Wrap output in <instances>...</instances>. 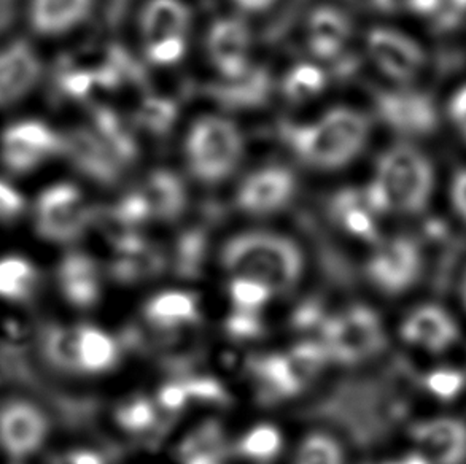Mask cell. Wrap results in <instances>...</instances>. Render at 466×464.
I'll use <instances>...</instances> for the list:
<instances>
[{"mask_svg": "<svg viewBox=\"0 0 466 464\" xmlns=\"http://www.w3.org/2000/svg\"><path fill=\"white\" fill-rule=\"evenodd\" d=\"M371 138L370 116L336 106L314 118L285 126L284 140L297 161L319 172L344 169L359 159Z\"/></svg>", "mask_w": 466, "mask_h": 464, "instance_id": "obj_1", "label": "cell"}, {"mask_svg": "<svg viewBox=\"0 0 466 464\" xmlns=\"http://www.w3.org/2000/svg\"><path fill=\"white\" fill-rule=\"evenodd\" d=\"M435 166L410 142L395 144L379 156L365 193L379 215L414 217L435 195Z\"/></svg>", "mask_w": 466, "mask_h": 464, "instance_id": "obj_2", "label": "cell"}, {"mask_svg": "<svg viewBox=\"0 0 466 464\" xmlns=\"http://www.w3.org/2000/svg\"><path fill=\"white\" fill-rule=\"evenodd\" d=\"M221 264L231 278L263 285L272 295L297 287L304 272V257L291 238L279 232L246 231L228 240Z\"/></svg>", "mask_w": 466, "mask_h": 464, "instance_id": "obj_3", "label": "cell"}, {"mask_svg": "<svg viewBox=\"0 0 466 464\" xmlns=\"http://www.w3.org/2000/svg\"><path fill=\"white\" fill-rule=\"evenodd\" d=\"M183 155L189 174L204 185H220L239 170L246 156L244 132L223 115H202L189 126Z\"/></svg>", "mask_w": 466, "mask_h": 464, "instance_id": "obj_4", "label": "cell"}, {"mask_svg": "<svg viewBox=\"0 0 466 464\" xmlns=\"http://www.w3.org/2000/svg\"><path fill=\"white\" fill-rule=\"evenodd\" d=\"M193 12L185 0H148L140 13L146 56L153 66L169 69L188 55Z\"/></svg>", "mask_w": 466, "mask_h": 464, "instance_id": "obj_5", "label": "cell"}, {"mask_svg": "<svg viewBox=\"0 0 466 464\" xmlns=\"http://www.w3.org/2000/svg\"><path fill=\"white\" fill-rule=\"evenodd\" d=\"M44 353L59 369L82 374L106 372L118 358L114 338L91 325L51 328L45 334Z\"/></svg>", "mask_w": 466, "mask_h": 464, "instance_id": "obj_6", "label": "cell"}, {"mask_svg": "<svg viewBox=\"0 0 466 464\" xmlns=\"http://www.w3.org/2000/svg\"><path fill=\"white\" fill-rule=\"evenodd\" d=\"M91 210L74 183L56 182L38 193L32 204V223L40 238L70 244L86 231Z\"/></svg>", "mask_w": 466, "mask_h": 464, "instance_id": "obj_7", "label": "cell"}, {"mask_svg": "<svg viewBox=\"0 0 466 464\" xmlns=\"http://www.w3.org/2000/svg\"><path fill=\"white\" fill-rule=\"evenodd\" d=\"M61 150L63 138L44 119H16L0 134V161L6 170L16 176L40 169Z\"/></svg>", "mask_w": 466, "mask_h": 464, "instance_id": "obj_8", "label": "cell"}, {"mask_svg": "<svg viewBox=\"0 0 466 464\" xmlns=\"http://www.w3.org/2000/svg\"><path fill=\"white\" fill-rule=\"evenodd\" d=\"M422 247L408 236H395L376 245L366 264L372 285L385 295L408 293L423 276Z\"/></svg>", "mask_w": 466, "mask_h": 464, "instance_id": "obj_9", "label": "cell"}, {"mask_svg": "<svg viewBox=\"0 0 466 464\" xmlns=\"http://www.w3.org/2000/svg\"><path fill=\"white\" fill-rule=\"evenodd\" d=\"M325 350L334 359L360 363L384 348V321L376 310L355 306L338 315L327 328Z\"/></svg>", "mask_w": 466, "mask_h": 464, "instance_id": "obj_10", "label": "cell"}, {"mask_svg": "<svg viewBox=\"0 0 466 464\" xmlns=\"http://www.w3.org/2000/svg\"><path fill=\"white\" fill-rule=\"evenodd\" d=\"M365 48L376 69L397 85H412L422 76L427 53L419 40L390 25L371 27Z\"/></svg>", "mask_w": 466, "mask_h": 464, "instance_id": "obj_11", "label": "cell"}, {"mask_svg": "<svg viewBox=\"0 0 466 464\" xmlns=\"http://www.w3.org/2000/svg\"><path fill=\"white\" fill-rule=\"evenodd\" d=\"M376 114L408 142L429 137L440 126V110L435 99L412 85H397L379 93Z\"/></svg>", "mask_w": 466, "mask_h": 464, "instance_id": "obj_12", "label": "cell"}, {"mask_svg": "<svg viewBox=\"0 0 466 464\" xmlns=\"http://www.w3.org/2000/svg\"><path fill=\"white\" fill-rule=\"evenodd\" d=\"M50 436V421L37 404L12 399L0 406V450L13 464L32 459Z\"/></svg>", "mask_w": 466, "mask_h": 464, "instance_id": "obj_13", "label": "cell"}, {"mask_svg": "<svg viewBox=\"0 0 466 464\" xmlns=\"http://www.w3.org/2000/svg\"><path fill=\"white\" fill-rule=\"evenodd\" d=\"M461 336V325L455 315L438 302L419 304L400 323V338L404 344L429 355L452 350Z\"/></svg>", "mask_w": 466, "mask_h": 464, "instance_id": "obj_14", "label": "cell"}, {"mask_svg": "<svg viewBox=\"0 0 466 464\" xmlns=\"http://www.w3.org/2000/svg\"><path fill=\"white\" fill-rule=\"evenodd\" d=\"M297 188V177L289 167L279 164L263 166L242 180L236 204L242 212L255 217L278 214L290 206Z\"/></svg>", "mask_w": 466, "mask_h": 464, "instance_id": "obj_15", "label": "cell"}, {"mask_svg": "<svg viewBox=\"0 0 466 464\" xmlns=\"http://www.w3.org/2000/svg\"><path fill=\"white\" fill-rule=\"evenodd\" d=\"M252 51V32L244 19H217L208 29V59L215 70L229 82L239 80L250 72Z\"/></svg>", "mask_w": 466, "mask_h": 464, "instance_id": "obj_16", "label": "cell"}, {"mask_svg": "<svg viewBox=\"0 0 466 464\" xmlns=\"http://www.w3.org/2000/svg\"><path fill=\"white\" fill-rule=\"evenodd\" d=\"M414 450L430 464L466 463V421L435 415L419 421L410 433Z\"/></svg>", "mask_w": 466, "mask_h": 464, "instance_id": "obj_17", "label": "cell"}, {"mask_svg": "<svg viewBox=\"0 0 466 464\" xmlns=\"http://www.w3.org/2000/svg\"><path fill=\"white\" fill-rule=\"evenodd\" d=\"M42 76L37 50L25 40H15L0 48V110L25 101Z\"/></svg>", "mask_w": 466, "mask_h": 464, "instance_id": "obj_18", "label": "cell"}, {"mask_svg": "<svg viewBox=\"0 0 466 464\" xmlns=\"http://www.w3.org/2000/svg\"><path fill=\"white\" fill-rule=\"evenodd\" d=\"M95 4L96 0H29L27 18L40 37H64L88 21Z\"/></svg>", "mask_w": 466, "mask_h": 464, "instance_id": "obj_19", "label": "cell"}, {"mask_svg": "<svg viewBox=\"0 0 466 464\" xmlns=\"http://www.w3.org/2000/svg\"><path fill=\"white\" fill-rule=\"evenodd\" d=\"M57 287L74 308H93L101 298V276L95 261L82 251H69L57 266Z\"/></svg>", "mask_w": 466, "mask_h": 464, "instance_id": "obj_20", "label": "cell"}, {"mask_svg": "<svg viewBox=\"0 0 466 464\" xmlns=\"http://www.w3.org/2000/svg\"><path fill=\"white\" fill-rule=\"evenodd\" d=\"M352 21L334 6H320L310 15L308 45L315 57L333 59L346 50L352 38Z\"/></svg>", "mask_w": 466, "mask_h": 464, "instance_id": "obj_21", "label": "cell"}, {"mask_svg": "<svg viewBox=\"0 0 466 464\" xmlns=\"http://www.w3.org/2000/svg\"><path fill=\"white\" fill-rule=\"evenodd\" d=\"M38 280L37 266L29 257L19 253L0 257V301H29L37 291Z\"/></svg>", "mask_w": 466, "mask_h": 464, "instance_id": "obj_22", "label": "cell"}, {"mask_svg": "<svg viewBox=\"0 0 466 464\" xmlns=\"http://www.w3.org/2000/svg\"><path fill=\"white\" fill-rule=\"evenodd\" d=\"M199 304L187 291H164L147 304V320L157 328H180L193 325L199 318Z\"/></svg>", "mask_w": 466, "mask_h": 464, "instance_id": "obj_23", "label": "cell"}, {"mask_svg": "<svg viewBox=\"0 0 466 464\" xmlns=\"http://www.w3.org/2000/svg\"><path fill=\"white\" fill-rule=\"evenodd\" d=\"M334 215L342 227L353 236L374 240L378 236L376 217L371 202L363 193H344L334 204Z\"/></svg>", "mask_w": 466, "mask_h": 464, "instance_id": "obj_24", "label": "cell"}, {"mask_svg": "<svg viewBox=\"0 0 466 464\" xmlns=\"http://www.w3.org/2000/svg\"><path fill=\"white\" fill-rule=\"evenodd\" d=\"M150 214L161 220L176 218L185 206V189L176 177L170 174H155L147 183V191L142 193Z\"/></svg>", "mask_w": 466, "mask_h": 464, "instance_id": "obj_25", "label": "cell"}, {"mask_svg": "<svg viewBox=\"0 0 466 464\" xmlns=\"http://www.w3.org/2000/svg\"><path fill=\"white\" fill-rule=\"evenodd\" d=\"M225 444L218 427L201 428L180 449L182 464H221Z\"/></svg>", "mask_w": 466, "mask_h": 464, "instance_id": "obj_26", "label": "cell"}, {"mask_svg": "<svg viewBox=\"0 0 466 464\" xmlns=\"http://www.w3.org/2000/svg\"><path fill=\"white\" fill-rule=\"evenodd\" d=\"M282 449V434L272 425H258L252 428L239 440V450L242 457L252 459L255 463H268L278 457Z\"/></svg>", "mask_w": 466, "mask_h": 464, "instance_id": "obj_27", "label": "cell"}, {"mask_svg": "<svg viewBox=\"0 0 466 464\" xmlns=\"http://www.w3.org/2000/svg\"><path fill=\"white\" fill-rule=\"evenodd\" d=\"M327 86V76L319 66L301 64L285 78V96L291 101H310Z\"/></svg>", "mask_w": 466, "mask_h": 464, "instance_id": "obj_28", "label": "cell"}, {"mask_svg": "<svg viewBox=\"0 0 466 464\" xmlns=\"http://www.w3.org/2000/svg\"><path fill=\"white\" fill-rule=\"evenodd\" d=\"M295 464H344V453L327 434H310L298 449Z\"/></svg>", "mask_w": 466, "mask_h": 464, "instance_id": "obj_29", "label": "cell"}, {"mask_svg": "<svg viewBox=\"0 0 466 464\" xmlns=\"http://www.w3.org/2000/svg\"><path fill=\"white\" fill-rule=\"evenodd\" d=\"M272 296L271 291L259 283L246 278H231L229 298L233 301L234 310L258 314Z\"/></svg>", "mask_w": 466, "mask_h": 464, "instance_id": "obj_30", "label": "cell"}, {"mask_svg": "<svg viewBox=\"0 0 466 464\" xmlns=\"http://www.w3.org/2000/svg\"><path fill=\"white\" fill-rule=\"evenodd\" d=\"M27 212V199L15 183L0 177V223H15Z\"/></svg>", "mask_w": 466, "mask_h": 464, "instance_id": "obj_31", "label": "cell"}, {"mask_svg": "<svg viewBox=\"0 0 466 464\" xmlns=\"http://www.w3.org/2000/svg\"><path fill=\"white\" fill-rule=\"evenodd\" d=\"M153 414H155V409L152 402L147 399H134L120 409L118 420L123 427L129 429H142L152 423Z\"/></svg>", "mask_w": 466, "mask_h": 464, "instance_id": "obj_32", "label": "cell"}, {"mask_svg": "<svg viewBox=\"0 0 466 464\" xmlns=\"http://www.w3.org/2000/svg\"><path fill=\"white\" fill-rule=\"evenodd\" d=\"M449 123L466 142V83L455 89L446 106Z\"/></svg>", "mask_w": 466, "mask_h": 464, "instance_id": "obj_33", "label": "cell"}, {"mask_svg": "<svg viewBox=\"0 0 466 464\" xmlns=\"http://www.w3.org/2000/svg\"><path fill=\"white\" fill-rule=\"evenodd\" d=\"M449 202L457 218L466 225V167L457 169L449 183Z\"/></svg>", "mask_w": 466, "mask_h": 464, "instance_id": "obj_34", "label": "cell"}, {"mask_svg": "<svg viewBox=\"0 0 466 464\" xmlns=\"http://www.w3.org/2000/svg\"><path fill=\"white\" fill-rule=\"evenodd\" d=\"M228 325L231 328V333L244 336V338L258 333L259 323L257 314L234 310V315L229 318Z\"/></svg>", "mask_w": 466, "mask_h": 464, "instance_id": "obj_35", "label": "cell"}, {"mask_svg": "<svg viewBox=\"0 0 466 464\" xmlns=\"http://www.w3.org/2000/svg\"><path fill=\"white\" fill-rule=\"evenodd\" d=\"M242 15H263L278 5L279 0H231Z\"/></svg>", "mask_w": 466, "mask_h": 464, "instance_id": "obj_36", "label": "cell"}, {"mask_svg": "<svg viewBox=\"0 0 466 464\" xmlns=\"http://www.w3.org/2000/svg\"><path fill=\"white\" fill-rule=\"evenodd\" d=\"M372 6L385 15H410L412 0H371Z\"/></svg>", "mask_w": 466, "mask_h": 464, "instance_id": "obj_37", "label": "cell"}, {"mask_svg": "<svg viewBox=\"0 0 466 464\" xmlns=\"http://www.w3.org/2000/svg\"><path fill=\"white\" fill-rule=\"evenodd\" d=\"M57 464H104L102 459L95 452L89 450H76L64 457Z\"/></svg>", "mask_w": 466, "mask_h": 464, "instance_id": "obj_38", "label": "cell"}, {"mask_svg": "<svg viewBox=\"0 0 466 464\" xmlns=\"http://www.w3.org/2000/svg\"><path fill=\"white\" fill-rule=\"evenodd\" d=\"M385 464H430L427 459H423L420 453H417L416 450H410V453H408L406 457L403 459H395V461H390V463Z\"/></svg>", "mask_w": 466, "mask_h": 464, "instance_id": "obj_39", "label": "cell"}, {"mask_svg": "<svg viewBox=\"0 0 466 464\" xmlns=\"http://www.w3.org/2000/svg\"><path fill=\"white\" fill-rule=\"evenodd\" d=\"M461 304H463V308H465V310H466V270H465V274H463V278H461Z\"/></svg>", "mask_w": 466, "mask_h": 464, "instance_id": "obj_40", "label": "cell"}]
</instances>
